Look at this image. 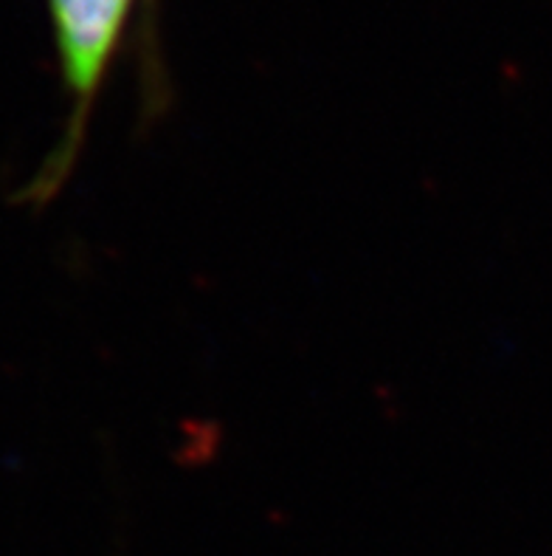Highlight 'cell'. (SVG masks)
I'll use <instances>...</instances> for the list:
<instances>
[{
  "label": "cell",
  "instance_id": "6da1fadb",
  "mask_svg": "<svg viewBox=\"0 0 552 556\" xmlns=\"http://www.w3.org/2000/svg\"><path fill=\"white\" fill-rule=\"evenodd\" d=\"M133 3L136 0H49L68 119L49 159L23 192L28 204H49L77 167L93 105L119 51Z\"/></svg>",
  "mask_w": 552,
  "mask_h": 556
}]
</instances>
